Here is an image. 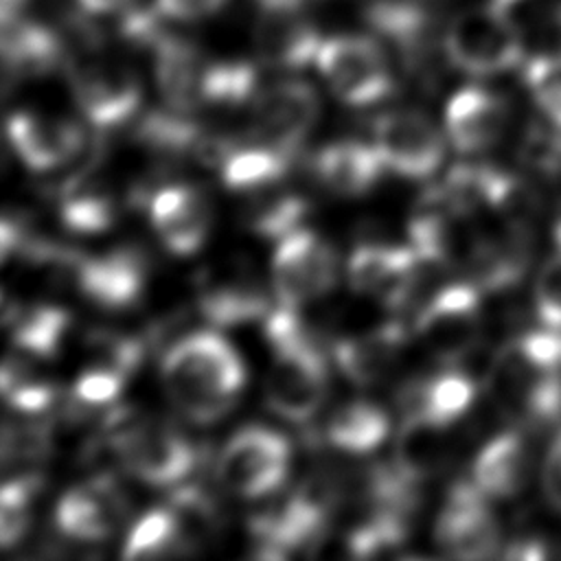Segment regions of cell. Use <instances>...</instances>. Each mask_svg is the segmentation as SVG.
<instances>
[{
  "instance_id": "6da1fadb",
  "label": "cell",
  "mask_w": 561,
  "mask_h": 561,
  "mask_svg": "<svg viewBox=\"0 0 561 561\" xmlns=\"http://www.w3.org/2000/svg\"><path fill=\"white\" fill-rule=\"evenodd\" d=\"M160 375L171 403L195 423L221 419L245 381L239 353L215 331H197L178 340L164 353Z\"/></svg>"
},
{
  "instance_id": "7a4b0ae2",
  "label": "cell",
  "mask_w": 561,
  "mask_h": 561,
  "mask_svg": "<svg viewBox=\"0 0 561 561\" xmlns=\"http://www.w3.org/2000/svg\"><path fill=\"white\" fill-rule=\"evenodd\" d=\"M491 392L515 419H561V329L541 327L508 340L491 368Z\"/></svg>"
},
{
  "instance_id": "3957f363",
  "label": "cell",
  "mask_w": 561,
  "mask_h": 561,
  "mask_svg": "<svg viewBox=\"0 0 561 561\" xmlns=\"http://www.w3.org/2000/svg\"><path fill=\"white\" fill-rule=\"evenodd\" d=\"M445 55L462 72L491 77L515 68L524 42L508 9L491 2L462 11L445 31Z\"/></svg>"
},
{
  "instance_id": "277c9868",
  "label": "cell",
  "mask_w": 561,
  "mask_h": 561,
  "mask_svg": "<svg viewBox=\"0 0 561 561\" xmlns=\"http://www.w3.org/2000/svg\"><path fill=\"white\" fill-rule=\"evenodd\" d=\"M112 447L129 473L153 486L182 482L197 460L182 432L153 419L125 416L112 432Z\"/></svg>"
},
{
  "instance_id": "5b68a950",
  "label": "cell",
  "mask_w": 561,
  "mask_h": 561,
  "mask_svg": "<svg viewBox=\"0 0 561 561\" xmlns=\"http://www.w3.org/2000/svg\"><path fill=\"white\" fill-rule=\"evenodd\" d=\"M72 96L99 129H114L140 107L142 85L138 75L121 59L103 53H81L68 64Z\"/></svg>"
},
{
  "instance_id": "8992f818",
  "label": "cell",
  "mask_w": 561,
  "mask_h": 561,
  "mask_svg": "<svg viewBox=\"0 0 561 561\" xmlns=\"http://www.w3.org/2000/svg\"><path fill=\"white\" fill-rule=\"evenodd\" d=\"M272 348L274 357L265 386L267 405L274 414L294 423L311 419L320 410L329 386L322 351L311 333Z\"/></svg>"
},
{
  "instance_id": "52a82bcc",
  "label": "cell",
  "mask_w": 561,
  "mask_h": 561,
  "mask_svg": "<svg viewBox=\"0 0 561 561\" xmlns=\"http://www.w3.org/2000/svg\"><path fill=\"white\" fill-rule=\"evenodd\" d=\"M291 449L283 434L270 427H245L219 451L217 478L239 497H263L278 489L289 471Z\"/></svg>"
},
{
  "instance_id": "ba28073f",
  "label": "cell",
  "mask_w": 561,
  "mask_h": 561,
  "mask_svg": "<svg viewBox=\"0 0 561 561\" xmlns=\"http://www.w3.org/2000/svg\"><path fill=\"white\" fill-rule=\"evenodd\" d=\"M316 64L329 88L346 105H373L386 99L392 90V75L386 55L370 37H331L322 42Z\"/></svg>"
},
{
  "instance_id": "9c48e42d",
  "label": "cell",
  "mask_w": 561,
  "mask_h": 561,
  "mask_svg": "<svg viewBox=\"0 0 561 561\" xmlns=\"http://www.w3.org/2000/svg\"><path fill=\"white\" fill-rule=\"evenodd\" d=\"M482 331V302L476 283H451L438 289L419 311L416 335L440 362L469 355Z\"/></svg>"
},
{
  "instance_id": "30bf717a",
  "label": "cell",
  "mask_w": 561,
  "mask_h": 561,
  "mask_svg": "<svg viewBox=\"0 0 561 561\" xmlns=\"http://www.w3.org/2000/svg\"><path fill=\"white\" fill-rule=\"evenodd\" d=\"M337 263L331 245L298 228L285 234L272 256V287L283 307L298 309L322 298L335 285Z\"/></svg>"
},
{
  "instance_id": "8fae6325",
  "label": "cell",
  "mask_w": 561,
  "mask_h": 561,
  "mask_svg": "<svg viewBox=\"0 0 561 561\" xmlns=\"http://www.w3.org/2000/svg\"><path fill=\"white\" fill-rule=\"evenodd\" d=\"M373 147L386 169L401 178L432 175L445 156V140L432 118L419 110H394L375 121Z\"/></svg>"
},
{
  "instance_id": "7c38bea8",
  "label": "cell",
  "mask_w": 561,
  "mask_h": 561,
  "mask_svg": "<svg viewBox=\"0 0 561 561\" xmlns=\"http://www.w3.org/2000/svg\"><path fill=\"white\" fill-rule=\"evenodd\" d=\"M489 500L471 480L458 482L436 519V543L458 559H486L502 541V528Z\"/></svg>"
},
{
  "instance_id": "4fadbf2b",
  "label": "cell",
  "mask_w": 561,
  "mask_h": 561,
  "mask_svg": "<svg viewBox=\"0 0 561 561\" xmlns=\"http://www.w3.org/2000/svg\"><path fill=\"white\" fill-rule=\"evenodd\" d=\"M318 94L305 81H280L254 96L252 123L261 142L294 153L318 118Z\"/></svg>"
},
{
  "instance_id": "5bb4252c",
  "label": "cell",
  "mask_w": 561,
  "mask_h": 561,
  "mask_svg": "<svg viewBox=\"0 0 561 561\" xmlns=\"http://www.w3.org/2000/svg\"><path fill=\"white\" fill-rule=\"evenodd\" d=\"M423 265L412 245L366 243L348 259V283L364 296L401 305L412 294Z\"/></svg>"
},
{
  "instance_id": "9a60e30c",
  "label": "cell",
  "mask_w": 561,
  "mask_h": 561,
  "mask_svg": "<svg viewBox=\"0 0 561 561\" xmlns=\"http://www.w3.org/2000/svg\"><path fill=\"white\" fill-rule=\"evenodd\" d=\"M508 127V107L495 92L469 85L458 90L445 107L449 142L460 153H482L500 142Z\"/></svg>"
},
{
  "instance_id": "2e32d148",
  "label": "cell",
  "mask_w": 561,
  "mask_h": 561,
  "mask_svg": "<svg viewBox=\"0 0 561 561\" xmlns=\"http://www.w3.org/2000/svg\"><path fill=\"white\" fill-rule=\"evenodd\" d=\"M149 219L160 241L173 254H193L208 237L210 206L195 186L171 184L153 193Z\"/></svg>"
},
{
  "instance_id": "e0dca14e",
  "label": "cell",
  "mask_w": 561,
  "mask_h": 561,
  "mask_svg": "<svg viewBox=\"0 0 561 561\" xmlns=\"http://www.w3.org/2000/svg\"><path fill=\"white\" fill-rule=\"evenodd\" d=\"M125 515V497L110 478H94L64 493L55 522L61 533L79 541L110 537Z\"/></svg>"
},
{
  "instance_id": "ac0fdd59",
  "label": "cell",
  "mask_w": 561,
  "mask_h": 561,
  "mask_svg": "<svg viewBox=\"0 0 561 561\" xmlns=\"http://www.w3.org/2000/svg\"><path fill=\"white\" fill-rule=\"evenodd\" d=\"M7 134L18 158L33 171L59 169L83 145V134L75 123L35 112L11 114Z\"/></svg>"
},
{
  "instance_id": "d6986e66",
  "label": "cell",
  "mask_w": 561,
  "mask_h": 561,
  "mask_svg": "<svg viewBox=\"0 0 561 561\" xmlns=\"http://www.w3.org/2000/svg\"><path fill=\"white\" fill-rule=\"evenodd\" d=\"M320 46L318 28L298 9H263L254 24V50L270 68L300 70L316 61Z\"/></svg>"
},
{
  "instance_id": "ffe728a7",
  "label": "cell",
  "mask_w": 561,
  "mask_h": 561,
  "mask_svg": "<svg viewBox=\"0 0 561 561\" xmlns=\"http://www.w3.org/2000/svg\"><path fill=\"white\" fill-rule=\"evenodd\" d=\"M153 75L167 105L191 112L204 105V79L208 61L199 48L184 37L162 33L153 42Z\"/></svg>"
},
{
  "instance_id": "44dd1931",
  "label": "cell",
  "mask_w": 561,
  "mask_h": 561,
  "mask_svg": "<svg viewBox=\"0 0 561 561\" xmlns=\"http://www.w3.org/2000/svg\"><path fill=\"white\" fill-rule=\"evenodd\" d=\"M75 280L88 300L107 309H123L145 287V263L134 250H112L101 256L79 259Z\"/></svg>"
},
{
  "instance_id": "7402d4cb",
  "label": "cell",
  "mask_w": 561,
  "mask_h": 561,
  "mask_svg": "<svg viewBox=\"0 0 561 561\" xmlns=\"http://www.w3.org/2000/svg\"><path fill=\"white\" fill-rule=\"evenodd\" d=\"M533 451L517 430H506L482 445L473 465L471 482L491 500L515 497L528 480Z\"/></svg>"
},
{
  "instance_id": "603a6c76",
  "label": "cell",
  "mask_w": 561,
  "mask_h": 561,
  "mask_svg": "<svg viewBox=\"0 0 561 561\" xmlns=\"http://www.w3.org/2000/svg\"><path fill=\"white\" fill-rule=\"evenodd\" d=\"M405 331L397 322H388L335 344L333 355L340 370L359 386L381 381L401 359Z\"/></svg>"
},
{
  "instance_id": "cb8c5ba5",
  "label": "cell",
  "mask_w": 561,
  "mask_h": 561,
  "mask_svg": "<svg viewBox=\"0 0 561 561\" xmlns=\"http://www.w3.org/2000/svg\"><path fill=\"white\" fill-rule=\"evenodd\" d=\"M383 171V162L373 145L357 140H340L327 145L316 158L318 180L340 195L368 193Z\"/></svg>"
},
{
  "instance_id": "d4e9b609",
  "label": "cell",
  "mask_w": 561,
  "mask_h": 561,
  "mask_svg": "<svg viewBox=\"0 0 561 561\" xmlns=\"http://www.w3.org/2000/svg\"><path fill=\"white\" fill-rule=\"evenodd\" d=\"M61 55V42L48 26L20 13L2 15V57L4 66L18 77L46 75L59 64Z\"/></svg>"
},
{
  "instance_id": "484cf974",
  "label": "cell",
  "mask_w": 561,
  "mask_h": 561,
  "mask_svg": "<svg viewBox=\"0 0 561 561\" xmlns=\"http://www.w3.org/2000/svg\"><path fill=\"white\" fill-rule=\"evenodd\" d=\"M199 311L215 327H239L267 316V298L254 278L215 276L199 291Z\"/></svg>"
},
{
  "instance_id": "4316f807",
  "label": "cell",
  "mask_w": 561,
  "mask_h": 561,
  "mask_svg": "<svg viewBox=\"0 0 561 561\" xmlns=\"http://www.w3.org/2000/svg\"><path fill=\"white\" fill-rule=\"evenodd\" d=\"M476 383L460 370H445L436 377L419 381L408 388L403 397L405 414H421L449 427L473 403Z\"/></svg>"
},
{
  "instance_id": "83f0119b",
  "label": "cell",
  "mask_w": 561,
  "mask_h": 561,
  "mask_svg": "<svg viewBox=\"0 0 561 561\" xmlns=\"http://www.w3.org/2000/svg\"><path fill=\"white\" fill-rule=\"evenodd\" d=\"M445 425L421 414H403V425L394 440V469L412 484L432 478L443 460Z\"/></svg>"
},
{
  "instance_id": "f1b7e54d",
  "label": "cell",
  "mask_w": 561,
  "mask_h": 561,
  "mask_svg": "<svg viewBox=\"0 0 561 561\" xmlns=\"http://www.w3.org/2000/svg\"><path fill=\"white\" fill-rule=\"evenodd\" d=\"M289 153L267 145L228 147L219 160L221 180L230 191L256 193L274 186L289 169Z\"/></svg>"
},
{
  "instance_id": "f546056e",
  "label": "cell",
  "mask_w": 561,
  "mask_h": 561,
  "mask_svg": "<svg viewBox=\"0 0 561 561\" xmlns=\"http://www.w3.org/2000/svg\"><path fill=\"white\" fill-rule=\"evenodd\" d=\"M59 217L72 232L96 234L114 224L116 202L105 182L94 175H77L59 195Z\"/></svg>"
},
{
  "instance_id": "4dcf8cb0",
  "label": "cell",
  "mask_w": 561,
  "mask_h": 561,
  "mask_svg": "<svg viewBox=\"0 0 561 561\" xmlns=\"http://www.w3.org/2000/svg\"><path fill=\"white\" fill-rule=\"evenodd\" d=\"M388 414L370 401H351L333 412L327 423V438L346 454H368L388 436Z\"/></svg>"
},
{
  "instance_id": "1f68e13d",
  "label": "cell",
  "mask_w": 561,
  "mask_h": 561,
  "mask_svg": "<svg viewBox=\"0 0 561 561\" xmlns=\"http://www.w3.org/2000/svg\"><path fill=\"white\" fill-rule=\"evenodd\" d=\"M70 316L50 305H37L22 309L13 316L11 337L20 353L31 357H53L61 348Z\"/></svg>"
},
{
  "instance_id": "d6a6232c",
  "label": "cell",
  "mask_w": 561,
  "mask_h": 561,
  "mask_svg": "<svg viewBox=\"0 0 561 561\" xmlns=\"http://www.w3.org/2000/svg\"><path fill=\"white\" fill-rule=\"evenodd\" d=\"M272 188V186H267ZM256 191L252 202L245 206V224L252 232L270 239H283L285 234L300 228L307 215V202L289 191Z\"/></svg>"
},
{
  "instance_id": "836d02e7",
  "label": "cell",
  "mask_w": 561,
  "mask_h": 561,
  "mask_svg": "<svg viewBox=\"0 0 561 561\" xmlns=\"http://www.w3.org/2000/svg\"><path fill=\"white\" fill-rule=\"evenodd\" d=\"M186 541L180 528V522L171 506L153 508L140 517V522L131 528L123 557L125 559H156L184 552Z\"/></svg>"
},
{
  "instance_id": "e575fe53",
  "label": "cell",
  "mask_w": 561,
  "mask_h": 561,
  "mask_svg": "<svg viewBox=\"0 0 561 561\" xmlns=\"http://www.w3.org/2000/svg\"><path fill=\"white\" fill-rule=\"evenodd\" d=\"M256 81V68L248 61L208 64L204 79V105L239 107L254 96Z\"/></svg>"
},
{
  "instance_id": "d590c367",
  "label": "cell",
  "mask_w": 561,
  "mask_h": 561,
  "mask_svg": "<svg viewBox=\"0 0 561 561\" xmlns=\"http://www.w3.org/2000/svg\"><path fill=\"white\" fill-rule=\"evenodd\" d=\"M2 394L18 412L35 414L46 410L55 399L50 381L39 377L22 357H11L2 366Z\"/></svg>"
},
{
  "instance_id": "8d00e7d4",
  "label": "cell",
  "mask_w": 561,
  "mask_h": 561,
  "mask_svg": "<svg viewBox=\"0 0 561 561\" xmlns=\"http://www.w3.org/2000/svg\"><path fill=\"white\" fill-rule=\"evenodd\" d=\"M368 22L394 44L405 50H414L423 44L427 33V15L408 2L379 0L368 9Z\"/></svg>"
},
{
  "instance_id": "74e56055",
  "label": "cell",
  "mask_w": 561,
  "mask_h": 561,
  "mask_svg": "<svg viewBox=\"0 0 561 561\" xmlns=\"http://www.w3.org/2000/svg\"><path fill=\"white\" fill-rule=\"evenodd\" d=\"M524 81L541 114L561 129V53L533 57L526 64Z\"/></svg>"
},
{
  "instance_id": "f35d334b",
  "label": "cell",
  "mask_w": 561,
  "mask_h": 561,
  "mask_svg": "<svg viewBox=\"0 0 561 561\" xmlns=\"http://www.w3.org/2000/svg\"><path fill=\"white\" fill-rule=\"evenodd\" d=\"M533 307L541 327L561 329V219L552 230V252L535 278Z\"/></svg>"
},
{
  "instance_id": "ab89813d",
  "label": "cell",
  "mask_w": 561,
  "mask_h": 561,
  "mask_svg": "<svg viewBox=\"0 0 561 561\" xmlns=\"http://www.w3.org/2000/svg\"><path fill=\"white\" fill-rule=\"evenodd\" d=\"M35 497V482L28 478L9 480L0 493V541L4 548L13 546L28 528L31 506Z\"/></svg>"
},
{
  "instance_id": "60d3db41",
  "label": "cell",
  "mask_w": 561,
  "mask_h": 561,
  "mask_svg": "<svg viewBox=\"0 0 561 561\" xmlns=\"http://www.w3.org/2000/svg\"><path fill=\"white\" fill-rule=\"evenodd\" d=\"M125 381H127V375L116 368L88 364L81 370L79 379L75 381V397L85 405L112 403L123 392Z\"/></svg>"
},
{
  "instance_id": "b9f144b4",
  "label": "cell",
  "mask_w": 561,
  "mask_h": 561,
  "mask_svg": "<svg viewBox=\"0 0 561 561\" xmlns=\"http://www.w3.org/2000/svg\"><path fill=\"white\" fill-rule=\"evenodd\" d=\"M228 0H156L160 15L171 20H199L219 11Z\"/></svg>"
},
{
  "instance_id": "7bdbcfd3",
  "label": "cell",
  "mask_w": 561,
  "mask_h": 561,
  "mask_svg": "<svg viewBox=\"0 0 561 561\" xmlns=\"http://www.w3.org/2000/svg\"><path fill=\"white\" fill-rule=\"evenodd\" d=\"M541 482L548 502L561 513V427L548 447L541 469Z\"/></svg>"
},
{
  "instance_id": "ee69618b",
  "label": "cell",
  "mask_w": 561,
  "mask_h": 561,
  "mask_svg": "<svg viewBox=\"0 0 561 561\" xmlns=\"http://www.w3.org/2000/svg\"><path fill=\"white\" fill-rule=\"evenodd\" d=\"M131 0H79V4L83 7V11L94 13V15H105L118 9H125Z\"/></svg>"
},
{
  "instance_id": "f6af8a7d",
  "label": "cell",
  "mask_w": 561,
  "mask_h": 561,
  "mask_svg": "<svg viewBox=\"0 0 561 561\" xmlns=\"http://www.w3.org/2000/svg\"><path fill=\"white\" fill-rule=\"evenodd\" d=\"M263 9H298L305 0H256Z\"/></svg>"
},
{
  "instance_id": "bcb514c9",
  "label": "cell",
  "mask_w": 561,
  "mask_h": 561,
  "mask_svg": "<svg viewBox=\"0 0 561 561\" xmlns=\"http://www.w3.org/2000/svg\"><path fill=\"white\" fill-rule=\"evenodd\" d=\"M495 4H500V7H504V9H511L513 4H517V2H522V0H493Z\"/></svg>"
}]
</instances>
